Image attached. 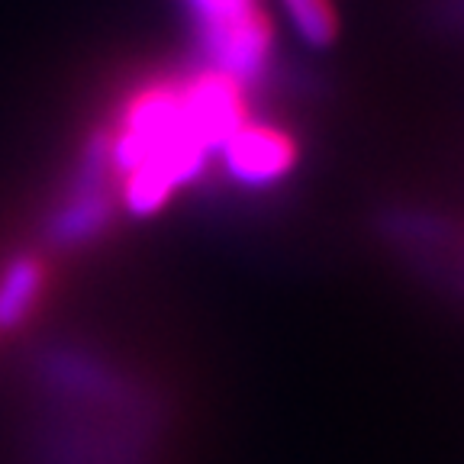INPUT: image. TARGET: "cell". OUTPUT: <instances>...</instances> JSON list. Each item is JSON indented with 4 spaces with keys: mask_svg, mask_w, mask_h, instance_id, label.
Masks as SVG:
<instances>
[{
    "mask_svg": "<svg viewBox=\"0 0 464 464\" xmlns=\"http://www.w3.org/2000/svg\"><path fill=\"white\" fill-rule=\"evenodd\" d=\"M181 94H184V107H188L190 123L207 139L213 155L223 149L226 139L239 130L246 120H252V110H248V87L210 65L197 68L188 78H181Z\"/></svg>",
    "mask_w": 464,
    "mask_h": 464,
    "instance_id": "3",
    "label": "cell"
},
{
    "mask_svg": "<svg viewBox=\"0 0 464 464\" xmlns=\"http://www.w3.org/2000/svg\"><path fill=\"white\" fill-rule=\"evenodd\" d=\"M194 16L203 65L252 87L268 74L277 52L275 16L265 0H184Z\"/></svg>",
    "mask_w": 464,
    "mask_h": 464,
    "instance_id": "1",
    "label": "cell"
},
{
    "mask_svg": "<svg viewBox=\"0 0 464 464\" xmlns=\"http://www.w3.org/2000/svg\"><path fill=\"white\" fill-rule=\"evenodd\" d=\"M281 10L306 45L323 49L335 39L339 20H335L333 0H281Z\"/></svg>",
    "mask_w": 464,
    "mask_h": 464,
    "instance_id": "5",
    "label": "cell"
},
{
    "mask_svg": "<svg viewBox=\"0 0 464 464\" xmlns=\"http://www.w3.org/2000/svg\"><path fill=\"white\" fill-rule=\"evenodd\" d=\"M49 265L39 255H16L0 271V333H14L43 300Z\"/></svg>",
    "mask_w": 464,
    "mask_h": 464,
    "instance_id": "4",
    "label": "cell"
},
{
    "mask_svg": "<svg viewBox=\"0 0 464 464\" xmlns=\"http://www.w3.org/2000/svg\"><path fill=\"white\" fill-rule=\"evenodd\" d=\"M300 149L284 126L268 120H246L217 152L226 178L239 188H271L297 168Z\"/></svg>",
    "mask_w": 464,
    "mask_h": 464,
    "instance_id": "2",
    "label": "cell"
}]
</instances>
